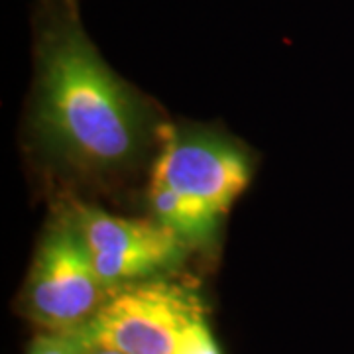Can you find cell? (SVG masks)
<instances>
[{
	"instance_id": "obj_1",
	"label": "cell",
	"mask_w": 354,
	"mask_h": 354,
	"mask_svg": "<svg viewBox=\"0 0 354 354\" xmlns=\"http://www.w3.org/2000/svg\"><path fill=\"white\" fill-rule=\"evenodd\" d=\"M32 127L46 156L87 179L124 174L146 148V104L104 64L73 14L39 44Z\"/></svg>"
},
{
	"instance_id": "obj_2",
	"label": "cell",
	"mask_w": 354,
	"mask_h": 354,
	"mask_svg": "<svg viewBox=\"0 0 354 354\" xmlns=\"http://www.w3.org/2000/svg\"><path fill=\"white\" fill-rule=\"evenodd\" d=\"M111 293L75 225L62 211L34 256L26 281L24 313L46 330L83 329Z\"/></svg>"
},
{
	"instance_id": "obj_3",
	"label": "cell",
	"mask_w": 354,
	"mask_h": 354,
	"mask_svg": "<svg viewBox=\"0 0 354 354\" xmlns=\"http://www.w3.org/2000/svg\"><path fill=\"white\" fill-rule=\"evenodd\" d=\"M205 315L195 291L146 279L111 293L83 327L88 344L120 354H174L183 329Z\"/></svg>"
},
{
	"instance_id": "obj_4",
	"label": "cell",
	"mask_w": 354,
	"mask_h": 354,
	"mask_svg": "<svg viewBox=\"0 0 354 354\" xmlns=\"http://www.w3.org/2000/svg\"><path fill=\"white\" fill-rule=\"evenodd\" d=\"M64 213L75 225L99 278L111 291L171 272L189 248L153 216H114L85 203H69Z\"/></svg>"
},
{
	"instance_id": "obj_5",
	"label": "cell",
	"mask_w": 354,
	"mask_h": 354,
	"mask_svg": "<svg viewBox=\"0 0 354 354\" xmlns=\"http://www.w3.org/2000/svg\"><path fill=\"white\" fill-rule=\"evenodd\" d=\"M160 138L162 148L153 162L150 181L203 203L218 215H227L252 176L242 148L216 134L185 132L171 127L162 128Z\"/></svg>"
},
{
	"instance_id": "obj_6",
	"label": "cell",
	"mask_w": 354,
	"mask_h": 354,
	"mask_svg": "<svg viewBox=\"0 0 354 354\" xmlns=\"http://www.w3.org/2000/svg\"><path fill=\"white\" fill-rule=\"evenodd\" d=\"M148 201L152 209L153 218L171 228L181 241L189 246L211 242L216 232L221 216L215 209L207 207L199 201L187 199L179 195L167 185L150 181Z\"/></svg>"
},
{
	"instance_id": "obj_7",
	"label": "cell",
	"mask_w": 354,
	"mask_h": 354,
	"mask_svg": "<svg viewBox=\"0 0 354 354\" xmlns=\"http://www.w3.org/2000/svg\"><path fill=\"white\" fill-rule=\"evenodd\" d=\"M88 341L83 329L77 330H46L30 344L26 354H83Z\"/></svg>"
},
{
	"instance_id": "obj_8",
	"label": "cell",
	"mask_w": 354,
	"mask_h": 354,
	"mask_svg": "<svg viewBox=\"0 0 354 354\" xmlns=\"http://www.w3.org/2000/svg\"><path fill=\"white\" fill-rule=\"evenodd\" d=\"M174 354H223L205 315L193 319L183 329Z\"/></svg>"
},
{
	"instance_id": "obj_9",
	"label": "cell",
	"mask_w": 354,
	"mask_h": 354,
	"mask_svg": "<svg viewBox=\"0 0 354 354\" xmlns=\"http://www.w3.org/2000/svg\"><path fill=\"white\" fill-rule=\"evenodd\" d=\"M83 354H120L116 351H109V348H102V346H95V344H88L87 348L83 351Z\"/></svg>"
}]
</instances>
